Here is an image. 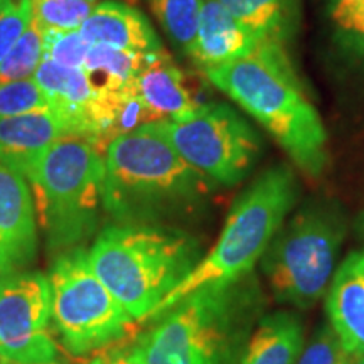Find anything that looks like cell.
Here are the masks:
<instances>
[{
    "label": "cell",
    "instance_id": "cell-1",
    "mask_svg": "<svg viewBox=\"0 0 364 364\" xmlns=\"http://www.w3.org/2000/svg\"><path fill=\"white\" fill-rule=\"evenodd\" d=\"M204 75L260 124L304 174H324L331 162L324 122L287 48L262 43L248 56L211 68Z\"/></svg>",
    "mask_w": 364,
    "mask_h": 364
},
{
    "label": "cell",
    "instance_id": "cell-2",
    "mask_svg": "<svg viewBox=\"0 0 364 364\" xmlns=\"http://www.w3.org/2000/svg\"><path fill=\"white\" fill-rule=\"evenodd\" d=\"M263 309L253 273L198 290L159 316L130 356L139 364H240Z\"/></svg>",
    "mask_w": 364,
    "mask_h": 364
},
{
    "label": "cell",
    "instance_id": "cell-3",
    "mask_svg": "<svg viewBox=\"0 0 364 364\" xmlns=\"http://www.w3.org/2000/svg\"><path fill=\"white\" fill-rule=\"evenodd\" d=\"M215 188L181 157L159 122L118 135L105 149L103 206L125 223L191 211Z\"/></svg>",
    "mask_w": 364,
    "mask_h": 364
},
{
    "label": "cell",
    "instance_id": "cell-4",
    "mask_svg": "<svg viewBox=\"0 0 364 364\" xmlns=\"http://www.w3.org/2000/svg\"><path fill=\"white\" fill-rule=\"evenodd\" d=\"M299 196L300 186L292 167L277 164L263 171L235 199L215 247L161 300L147 321L198 290L228 285L253 273L273 236L297 206Z\"/></svg>",
    "mask_w": 364,
    "mask_h": 364
},
{
    "label": "cell",
    "instance_id": "cell-5",
    "mask_svg": "<svg viewBox=\"0 0 364 364\" xmlns=\"http://www.w3.org/2000/svg\"><path fill=\"white\" fill-rule=\"evenodd\" d=\"M88 262L125 311L136 322H145L199 258L194 241L181 231L125 223L98 236Z\"/></svg>",
    "mask_w": 364,
    "mask_h": 364
},
{
    "label": "cell",
    "instance_id": "cell-6",
    "mask_svg": "<svg viewBox=\"0 0 364 364\" xmlns=\"http://www.w3.org/2000/svg\"><path fill=\"white\" fill-rule=\"evenodd\" d=\"M346 218L336 201L312 199L285 220L260 258L273 297L311 309L324 297L346 238Z\"/></svg>",
    "mask_w": 364,
    "mask_h": 364
},
{
    "label": "cell",
    "instance_id": "cell-7",
    "mask_svg": "<svg viewBox=\"0 0 364 364\" xmlns=\"http://www.w3.org/2000/svg\"><path fill=\"white\" fill-rule=\"evenodd\" d=\"M36 216L49 243L66 247L97 225L103 203L105 152L81 136H65L27 167Z\"/></svg>",
    "mask_w": 364,
    "mask_h": 364
},
{
    "label": "cell",
    "instance_id": "cell-8",
    "mask_svg": "<svg viewBox=\"0 0 364 364\" xmlns=\"http://www.w3.org/2000/svg\"><path fill=\"white\" fill-rule=\"evenodd\" d=\"M49 284L53 322L68 353L88 356L135 332L136 321L100 282L83 250L59 258Z\"/></svg>",
    "mask_w": 364,
    "mask_h": 364
},
{
    "label": "cell",
    "instance_id": "cell-9",
    "mask_svg": "<svg viewBox=\"0 0 364 364\" xmlns=\"http://www.w3.org/2000/svg\"><path fill=\"white\" fill-rule=\"evenodd\" d=\"M159 125L181 157L216 186L240 184L262 156L260 134L228 103H199Z\"/></svg>",
    "mask_w": 364,
    "mask_h": 364
},
{
    "label": "cell",
    "instance_id": "cell-10",
    "mask_svg": "<svg viewBox=\"0 0 364 364\" xmlns=\"http://www.w3.org/2000/svg\"><path fill=\"white\" fill-rule=\"evenodd\" d=\"M51 284L41 273H12L0 279V359L51 363Z\"/></svg>",
    "mask_w": 364,
    "mask_h": 364
},
{
    "label": "cell",
    "instance_id": "cell-11",
    "mask_svg": "<svg viewBox=\"0 0 364 364\" xmlns=\"http://www.w3.org/2000/svg\"><path fill=\"white\" fill-rule=\"evenodd\" d=\"M38 248V216L29 182L0 166V279L17 273Z\"/></svg>",
    "mask_w": 364,
    "mask_h": 364
},
{
    "label": "cell",
    "instance_id": "cell-12",
    "mask_svg": "<svg viewBox=\"0 0 364 364\" xmlns=\"http://www.w3.org/2000/svg\"><path fill=\"white\" fill-rule=\"evenodd\" d=\"M65 136H81V132L76 122L59 108L0 118V166L24 176L41 154Z\"/></svg>",
    "mask_w": 364,
    "mask_h": 364
},
{
    "label": "cell",
    "instance_id": "cell-13",
    "mask_svg": "<svg viewBox=\"0 0 364 364\" xmlns=\"http://www.w3.org/2000/svg\"><path fill=\"white\" fill-rule=\"evenodd\" d=\"M262 43L218 0H204L198 33L186 54L196 66L206 71L248 56Z\"/></svg>",
    "mask_w": 364,
    "mask_h": 364
},
{
    "label": "cell",
    "instance_id": "cell-14",
    "mask_svg": "<svg viewBox=\"0 0 364 364\" xmlns=\"http://www.w3.org/2000/svg\"><path fill=\"white\" fill-rule=\"evenodd\" d=\"M329 324L348 354H364V248L336 268L326 292Z\"/></svg>",
    "mask_w": 364,
    "mask_h": 364
},
{
    "label": "cell",
    "instance_id": "cell-15",
    "mask_svg": "<svg viewBox=\"0 0 364 364\" xmlns=\"http://www.w3.org/2000/svg\"><path fill=\"white\" fill-rule=\"evenodd\" d=\"M80 33L90 46H107L129 53L164 51L161 39L147 17L122 2L97 4Z\"/></svg>",
    "mask_w": 364,
    "mask_h": 364
},
{
    "label": "cell",
    "instance_id": "cell-16",
    "mask_svg": "<svg viewBox=\"0 0 364 364\" xmlns=\"http://www.w3.org/2000/svg\"><path fill=\"white\" fill-rule=\"evenodd\" d=\"M132 88L147 107L154 124L176 120L199 105L186 85L184 73L166 51L152 54Z\"/></svg>",
    "mask_w": 364,
    "mask_h": 364
},
{
    "label": "cell",
    "instance_id": "cell-17",
    "mask_svg": "<svg viewBox=\"0 0 364 364\" xmlns=\"http://www.w3.org/2000/svg\"><path fill=\"white\" fill-rule=\"evenodd\" d=\"M33 80L48 95L51 107L59 108L76 122L81 136L93 142L91 110L97 93L91 88L88 76L81 68H68L44 58L36 70Z\"/></svg>",
    "mask_w": 364,
    "mask_h": 364
},
{
    "label": "cell",
    "instance_id": "cell-18",
    "mask_svg": "<svg viewBox=\"0 0 364 364\" xmlns=\"http://www.w3.org/2000/svg\"><path fill=\"white\" fill-rule=\"evenodd\" d=\"M304 349V326L294 312H273L260 318L240 364H297Z\"/></svg>",
    "mask_w": 364,
    "mask_h": 364
},
{
    "label": "cell",
    "instance_id": "cell-19",
    "mask_svg": "<svg viewBox=\"0 0 364 364\" xmlns=\"http://www.w3.org/2000/svg\"><path fill=\"white\" fill-rule=\"evenodd\" d=\"M263 43L287 48L300 26V0H218Z\"/></svg>",
    "mask_w": 364,
    "mask_h": 364
},
{
    "label": "cell",
    "instance_id": "cell-20",
    "mask_svg": "<svg viewBox=\"0 0 364 364\" xmlns=\"http://www.w3.org/2000/svg\"><path fill=\"white\" fill-rule=\"evenodd\" d=\"M152 54L120 51L107 46H91L83 70L95 93H115L134 83Z\"/></svg>",
    "mask_w": 364,
    "mask_h": 364
},
{
    "label": "cell",
    "instance_id": "cell-21",
    "mask_svg": "<svg viewBox=\"0 0 364 364\" xmlns=\"http://www.w3.org/2000/svg\"><path fill=\"white\" fill-rule=\"evenodd\" d=\"M162 31L172 43L188 51L198 33L204 0H147Z\"/></svg>",
    "mask_w": 364,
    "mask_h": 364
},
{
    "label": "cell",
    "instance_id": "cell-22",
    "mask_svg": "<svg viewBox=\"0 0 364 364\" xmlns=\"http://www.w3.org/2000/svg\"><path fill=\"white\" fill-rule=\"evenodd\" d=\"M44 59V29L33 21L12 51L0 63V83L31 80Z\"/></svg>",
    "mask_w": 364,
    "mask_h": 364
},
{
    "label": "cell",
    "instance_id": "cell-23",
    "mask_svg": "<svg viewBox=\"0 0 364 364\" xmlns=\"http://www.w3.org/2000/svg\"><path fill=\"white\" fill-rule=\"evenodd\" d=\"M98 0H33L34 19L43 29L78 31Z\"/></svg>",
    "mask_w": 364,
    "mask_h": 364
},
{
    "label": "cell",
    "instance_id": "cell-24",
    "mask_svg": "<svg viewBox=\"0 0 364 364\" xmlns=\"http://www.w3.org/2000/svg\"><path fill=\"white\" fill-rule=\"evenodd\" d=\"M331 21L338 43L364 61V0L331 6Z\"/></svg>",
    "mask_w": 364,
    "mask_h": 364
},
{
    "label": "cell",
    "instance_id": "cell-25",
    "mask_svg": "<svg viewBox=\"0 0 364 364\" xmlns=\"http://www.w3.org/2000/svg\"><path fill=\"white\" fill-rule=\"evenodd\" d=\"M51 107L48 95L31 80L0 83V118L22 115Z\"/></svg>",
    "mask_w": 364,
    "mask_h": 364
},
{
    "label": "cell",
    "instance_id": "cell-26",
    "mask_svg": "<svg viewBox=\"0 0 364 364\" xmlns=\"http://www.w3.org/2000/svg\"><path fill=\"white\" fill-rule=\"evenodd\" d=\"M34 21L33 0H0V63Z\"/></svg>",
    "mask_w": 364,
    "mask_h": 364
},
{
    "label": "cell",
    "instance_id": "cell-27",
    "mask_svg": "<svg viewBox=\"0 0 364 364\" xmlns=\"http://www.w3.org/2000/svg\"><path fill=\"white\" fill-rule=\"evenodd\" d=\"M91 46L78 31L44 29V58L58 65L83 70Z\"/></svg>",
    "mask_w": 364,
    "mask_h": 364
},
{
    "label": "cell",
    "instance_id": "cell-28",
    "mask_svg": "<svg viewBox=\"0 0 364 364\" xmlns=\"http://www.w3.org/2000/svg\"><path fill=\"white\" fill-rule=\"evenodd\" d=\"M348 353L329 322L318 327L314 338L302 349L297 364H344Z\"/></svg>",
    "mask_w": 364,
    "mask_h": 364
},
{
    "label": "cell",
    "instance_id": "cell-29",
    "mask_svg": "<svg viewBox=\"0 0 364 364\" xmlns=\"http://www.w3.org/2000/svg\"><path fill=\"white\" fill-rule=\"evenodd\" d=\"M344 364H364V354H348Z\"/></svg>",
    "mask_w": 364,
    "mask_h": 364
},
{
    "label": "cell",
    "instance_id": "cell-30",
    "mask_svg": "<svg viewBox=\"0 0 364 364\" xmlns=\"http://www.w3.org/2000/svg\"><path fill=\"white\" fill-rule=\"evenodd\" d=\"M108 364H139V363H136L135 359L129 354V356H118L117 359H113V361Z\"/></svg>",
    "mask_w": 364,
    "mask_h": 364
},
{
    "label": "cell",
    "instance_id": "cell-31",
    "mask_svg": "<svg viewBox=\"0 0 364 364\" xmlns=\"http://www.w3.org/2000/svg\"><path fill=\"white\" fill-rule=\"evenodd\" d=\"M0 364H24V363H14V361H6V359H0ZM34 364H58V363H34Z\"/></svg>",
    "mask_w": 364,
    "mask_h": 364
},
{
    "label": "cell",
    "instance_id": "cell-32",
    "mask_svg": "<svg viewBox=\"0 0 364 364\" xmlns=\"http://www.w3.org/2000/svg\"><path fill=\"white\" fill-rule=\"evenodd\" d=\"M343 2H349V0H329V6H336V4H343Z\"/></svg>",
    "mask_w": 364,
    "mask_h": 364
},
{
    "label": "cell",
    "instance_id": "cell-33",
    "mask_svg": "<svg viewBox=\"0 0 364 364\" xmlns=\"http://www.w3.org/2000/svg\"><path fill=\"white\" fill-rule=\"evenodd\" d=\"M361 230H363V231H364V216H363V218H361Z\"/></svg>",
    "mask_w": 364,
    "mask_h": 364
}]
</instances>
